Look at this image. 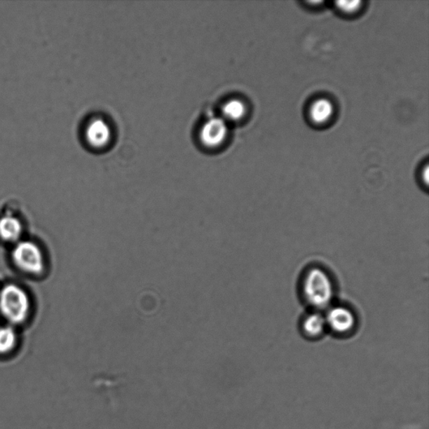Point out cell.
I'll return each mask as SVG.
<instances>
[{"instance_id":"obj_1","label":"cell","mask_w":429,"mask_h":429,"mask_svg":"<svg viewBox=\"0 0 429 429\" xmlns=\"http://www.w3.org/2000/svg\"><path fill=\"white\" fill-rule=\"evenodd\" d=\"M302 293L308 306L316 311L325 310L332 304L334 296L332 277L320 268L308 269L303 278Z\"/></svg>"},{"instance_id":"obj_2","label":"cell","mask_w":429,"mask_h":429,"mask_svg":"<svg viewBox=\"0 0 429 429\" xmlns=\"http://www.w3.org/2000/svg\"><path fill=\"white\" fill-rule=\"evenodd\" d=\"M31 311V300L22 287L7 285L0 290V313L12 325L23 323Z\"/></svg>"},{"instance_id":"obj_3","label":"cell","mask_w":429,"mask_h":429,"mask_svg":"<svg viewBox=\"0 0 429 429\" xmlns=\"http://www.w3.org/2000/svg\"><path fill=\"white\" fill-rule=\"evenodd\" d=\"M12 259L21 271L32 275L44 272L45 259L41 248L31 241L17 243L12 251Z\"/></svg>"},{"instance_id":"obj_4","label":"cell","mask_w":429,"mask_h":429,"mask_svg":"<svg viewBox=\"0 0 429 429\" xmlns=\"http://www.w3.org/2000/svg\"><path fill=\"white\" fill-rule=\"evenodd\" d=\"M325 316L327 328L337 334H349L357 325L354 313L345 306L330 307Z\"/></svg>"},{"instance_id":"obj_5","label":"cell","mask_w":429,"mask_h":429,"mask_svg":"<svg viewBox=\"0 0 429 429\" xmlns=\"http://www.w3.org/2000/svg\"><path fill=\"white\" fill-rule=\"evenodd\" d=\"M229 134V128L222 118H214L208 120L201 128L200 139L207 148H217L224 142Z\"/></svg>"},{"instance_id":"obj_6","label":"cell","mask_w":429,"mask_h":429,"mask_svg":"<svg viewBox=\"0 0 429 429\" xmlns=\"http://www.w3.org/2000/svg\"><path fill=\"white\" fill-rule=\"evenodd\" d=\"M111 132L104 120L95 118L89 122L85 130V139L93 148L102 149L109 143Z\"/></svg>"},{"instance_id":"obj_7","label":"cell","mask_w":429,"mask_h":429,"mask_svg":"<svg viewBox=\"0 0 429 429\" xmlns=\"http://www.w3.org/2000/svg\"><path fill=\"white\" fill-rule=\"evenodd\" d=\"M23 226L18 218L6 214L0 217V239L7 243L18 242L22 235Z\"/></svg>"},{"instance_id":"obj_8","label":"cell","mask_w":429,"mask_h":429,"mask_svg":"<svg viewBox=\"0 0 429 429\" xmlns=\"http://www.w3.org/2000/svg\"><path fill=\"white\" fill-rule=\"evenodd\" d=\"M334 114V104L327 98H320L313 102L310 109L311 121L318 125L329 122Z\"/></svg>"},{"instance_id":"obj_9","label":"cell","mask_w":429,"mask_h":429,"mask_svg":"<svg viewBox=\"0 0 429 429\" xmlns=\"http://www.w3.org/2000/svg\"><path fill=\"white\" fill-rule=\"evenodd\" d=\"M327 329L325 316L320 311H314L304 317L302 329L308 337L316 338L322 336Z\"/></svg>"},{"instance_id":"obj_10","label":"cell","mask_w":429,"mask_h":429,"mask_svg":"<svg viewBox=\"0 0 429 429\" xmlns=\"http://www.w3.org/2000/svg\"><path fill=\"white\" fill-rule=\"evenodd\" d=\"M18 343V336L12 326L6 325L0 327V355H6L15 349Z\"/></svg>"},{"instance_id":"obj_11","label":"cell","mask_w":429,"mask_h":429,"mask_svg":"<svg viewBox=\"0 0 429 429\" xmlns=\"http://www.w3.org/2000/svg\"><path fill=\"white\" fill-rule=\"evenodd\" d=\"M246 111V105L238 100L227 102L222 109L223 115L231 121H238V120L242 119L245 116Z\"/></svg>"},{"instance_id":"obj_12","label":"cell","mask_w":429,"mask_h":429,"mask_svg":"<svg viewBox=\"0 0 429 429\" xmlns=\"http://www.w3.org/2000/svg\"><path fill=\"white\" fill-rule=\"evenodd\" d=\"M360 1H340L336 2V6L339 11L346 14H353L357 13L360 8Z\"/></svg>"}]
</instances>
